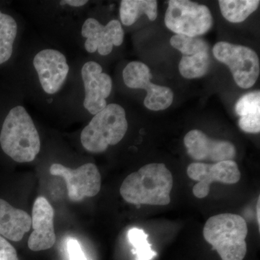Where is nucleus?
Segmentation results:
<instances>
[{"label": "nucleus", "mask_w": 260, "mask_h": 260, "mask_svg": "<svg viewBox=\"0 0 260 260\" xmlns=\"http://www.w3.org/2000/svg\"><path fill=\"white\" fill-rule=\"evenodd\" d=\"M172 173L164 164H150L130 174L123 181L120 194L130 204L165 206L171 202Z\"/></svg>", "instance_id": "1"}, {"label": "nucleus", "mask_w": 260, "mask_h": 260, "mask_svg": "<svg viewBox=\"0 0 260 260\" xmlns=\"http://www.w3.org/2000/svg\"><path fill=\"white\" fill-rule=\"evenodd\" d=\"M0 145L3 152L18 162L35 160L41 150V139L31 116L25 107L17 106L5 117Z\"/></svg>", "instance_id": "2"}, {"label": "nucleus", "mask_w": 260, "mask_h": 260, "mask_svg": "<svg viewBox=\"0 0 260 260\" xmlns=\"http://www.w3.org/2000/svg\"><path fill=\"white\" fill-rule=\"evenodd\" d=\"M247 224L237 214L222 213L210 217L205 224L203 237L222 260H243L247 246Z\"/></svg>", "instance_id": "3"}, {"label": "nucleus", "mask_w": 260, "mask_h": 260, "mask_svg": "<svg viewBox=\"0 0 260 260\" xmlns=\"http://www.w3.org/2000/svg\"><path fill=\"white\" fill-rule=\"evenodd\" d=\"M128 129L124 108L119 104H108L94 115L80 135L84 148L92 153L106 151L109 145L118 144Z\"/></svg>", "instance_id": "4"}, {"label": "nucleus", "mask_w": 260, "mask_h": 260, "mask_svg": "<svg viewBox=\"0 0 260 260\" xmlns=\"http://www.w3.org/2000/svg\"><path fill=\"white\" fill-rule=\"evenodd\" d=\"M164 22L166 26L176 34L198 37L209 31L213 17L206 5L189 0H171Z\"/></svg>", "instance_id": "5"}, {"label": "nucleus", "mask_w": 260, "mask_h": 260, "mask_svg": "<svg viewBox=\"0 0 260 260\" xmlns=\"http://www.w3.org/2000/svg\"><path fill=\"white\" fill-rule=\"evenodd\" d=\"M213 54L217 60L226 65L234 81L240 88H250L259 76V59L257 54L242 45L225 42L217 43Z\"/></svg>", "instance_id": "6"}, {"label": "nucleus", "mask_w": 260, "mask_h": 260, "mask_svg": "<svg viewBox=\"0 0 260 260\" xmlns=\"http://www.w3.org/2000/svg\"><path fill=\"white\" fill-rule=\"evenodd\" d=\"M123 80L128 88L145 89L147 95L144 105L147 109L158 112L165 110L172 104L174 93L170 88L152 83V74L144 63L131 61L123 70Z\"/></svg>", "instance_id": "7"}, {"label": "nucleus", "mask_w": 260, "mask_h": 260, "mask_svg": "<svg viewBox=\"0 0 260 260\" xmlns=\"http://www.w3.org/2000/svg\"><path fill=\"white\" fill-rule=\"evenodd\" d=\"M49 172L51 175L64 179L68 197L72 201L79 202L85 198H92L101 190L102 177L95 164L88 162L73 169L60 164H54Z\"/></svg>", "instance_id": "8"}, {"label": "nucleus", "mask_w": 260, "mask_h": 260, "mask_svg": "<svg viewBox=\"0 0 260 260\" xmlns=\"http://www.w3.org/2000/svg\"><path fill=\"white\" fill-rule=\"evenodd\" d=\"M187 175L192 180L198 181L192 191L199 199L206 198L209 194L210 184L214 181L234 184L241 179L240 171L234 160H224L213 164L192 162L188 166Z\"/></svg>", "instance_id": "9"}, {"label": "nucleus", "mask_w": 260, "mask_h": 260, "mask_svg": "<svg viewBox=\"0 0 260 260\" xmlns=\"http://www.w3.org/2000/svg\"><path fill=\"white\" fill-rule=\"evenodd\" d=\"M41 86L46 93H57L66 81L70 67L60 51L46 49L38 52L32 61Z\"/></svg>", "instance_id": "10"}, {"label": "nucleus", "mask_w": 260, "mask_h": 260, "mask_svg": "<svg viewBox=\"0 0 260 260\" xmlns=\"http://www.w3.org/2000/svg\"><path fill=\"white\" fill-rule=\"evenodd\" d=\"M81 75L85 89L84 107L90 114L95 115L107 106V99L112 90V78L94 61L84 64Z\"/></svg>", "instance_id": "11"}, {"label": "nucleus", "mask_w": 260, "mask_h": 260, "mask_svg": "<svg viewBox=\"0 0 260 260\" xmlns=\"http://www.w3.org/2000/svg\"><path fill=\"white\" fill-rule=\"evenodd\" d=\"M81 34L85 38V50L90 54L98 51L100 55H109L113 47H119L124 42V30L117 20L104 25L96 19L88 18L83 24Z\"/></svg>", "instance_id": "12"}, {"label": "nucleus", "mask_w": 260, "mask_h": 260, "mask_svg": "<svg viewBox=\"0 0 260 260\" xmlns=\"http://www.w3.org/2000/svg\"><path fill=\"white\" fill-rule=\"evenodd\" d=\"M184 143L189 156L197 161L233 160L237 153L231 142L211 139L198 129L189 131L184 137Z\"/></svg>", "instance_id": "13"}, {"label": "nucleus", "mask_w": 260, "mask_h": 260, "mask_svg": "<svg viewBox=\"0 0 260 260\" xmlns=\"http://www.w3.org/2000/svg\"><path fill=\"white\" fill-rule=\"evenodd\" d=\"M54 211L44 197H39L32 206L29 249L34 251L47 250L54 245L56 235L54 225Z\"/></svg>", "instance_id": "14"}, {"label": "nucleus", "mask_w": 260, "mask_h": 260, "mask_svg": "<svg viewBox=\"0 0 260 260\" xmlns=\"http://www.w3.org/2000/svg\"><path fill=\"white\" fill-rule=\"evenodd\" d=\"M31 227V217L6 200L0 199V235L8 240L19 242Z\"/></svg>", "instance_id": "15"}, {"label": "nucleus", "mask_w": 260, "mask_h": 260, "mask_svg": "<svg viewBox=\"0 0 260 260\" xmlns=\"http://www.w3.org/2000/svg\"><path fill=\"white\" fill-rule=\"evenodd\" d=\"M235 112L239 116V126L247 133L256 134L260 132V91L250 92L243 95L235 105Z\"/></svg>", "instance_id": "16"}, {"label": "nucleus", "mask_w": 260, "mask_h": 260, "mask_svg": "<svg viewBox=\"0 0 260 260\" xmlns=\"http://www.w3.org/2000/svg\"><path fill=\"white\" fill-rule=\"evenodd\" d=\"M143 15L154 21L158 16V2L155 0H123L119 15L121 23L126 26L133 25Z\"/></svg>", "instance_id": "17"}, {"label": "nucleus", "mask_w": 260, "mask_h": 260, "mask_svg": "<svg viewBox=\"0 0 260 260\" xmlns=\"http://www.w3.org/2000/svg\"><path fill=\"white\" fill-rule=\"evenodd\" d=\"M220 12L224 18L231 23L244 21L249 15L257 10L259 0H220Z\"/></svg>", "instance_id": "18"}, {"label": "nucleus", "mask_w": 260, "mask_h": 260, "mask_svg": "<svg viewBox=\"0 0 260 260\" xmlns=\"http://www.w3.org/2000/svg\"><path fill=\"white\" fill-rule=\"evenodd\" d=\"M17 34L18 24L15 19L0 11V64L11 58Z\"/></svg>", "instance_id": "19"}, {"label": "nucleus", "mask_w": 260, "mask_h": 260, "mask_svg": "<svg viewBox=\"0 0 260 260\" xmlns=\"http://www.w3.org/2000/svg\"><path fill=\"white\" fill-rule=\"evenodd\" d=\"M209 51L192 56L183 55L179 64V73L187 79H195L205 76L210 69Z\"/></svg>", "instance_id": "20"}, {"label": "nucleus", "mask_w": 260, "mask_h": 260, "mask_svg": "<svg viewBox=\"0 0 260 260\" xmlns=\"http://www.w3.org/2000/svg\"><path fill=\"white\" fill-rule=\"evenodd\" d=\"M173 47L180 51L183 55L192 56L199 53L209 51V46L203 39L176 34L170 39Z\"/></svg>", "instance_id": "21"}, {"label": "nucleus", "mask_w": 260, "mask_h": 260, "mask_svg": "<svg viewBox=\"0 0 260 260\" xmlns=\"http://www.w3.org/2000/svg\"><path fill=\"white\" fill-rule=\"evenodd\" d=\"M148 234L142 229H130L128 232V239L133 246V252L136 260H151L156 256V252L152 249L151 244L148 242Z\"/></svg>", "instance_id": "22"}, {"label": "nucleus", "mask_w": 260, "mask_h": 260, "mask_svg": "<svg viewBox=\"0 0 260 260\" xmlns=\"http://www.w3.org/2000/svg\"><path fill=\"white\" fill-rule=\"evenodd\" d=\"M0 260H18L14 246L0 235Z\"/></svg>", "instance_id": "23"}, {"label": "nucleus", "mask_w": 260, "mask_h": 260, "mask_svg": "<svg viewBox=\"0 0 260 260\" xmlns=\"http://www.w3.org/2000/svg\"><path fill=\"white\" fill-rule=\"evenodd\" d=\"M68 251L70 260H88L82 250L79 242L75 239H70L68 242Z\"/></svg>", "instance_id": "24"}, {"label": "nucleus", "mask_w": 260, "mask_h": 260, "mask_svg": "<svg viewBox=\"0 0 260 260\" xmlns=\"http://www.w3.org/2000/svg\"><path fill=\"white\" fill-rule=\"evenodd\" d=\"M88 3V1L87 0H63V1L59 2V4L68 5V6L74 7V8H79V7L84 6Z\"/></svg>", "instance_id": "25"}, {"label": "nucleus", "mask_w": 260, "mask_h": 260, "mask_svg": "<svg viewBox=\"0 0 260 260\" xmlns=\"http://www.w3.org/2000/svg\"><path fill=\"white\" fill-rule=\"evenodd\" d=\"M260 199L259 197L258 198L257 204H256V220H257L258 225L260 228V217H259V209H260Z\"/></svg>", "instance_id": "26"}]
</instances>
